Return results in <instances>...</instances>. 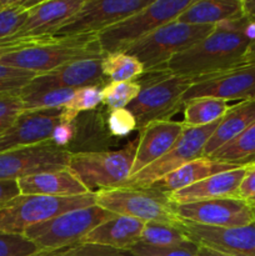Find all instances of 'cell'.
<instances>
[{
    "instance_id": "ac0fdd59",
    "label": "cell",
    "mask_w": 255,
    "mask_h": 256,
    "mask_svg": "<svg viewBox=\"0 0 255 256\" xmlns=\"http://www.w3.org/2000/svg\"><path fill=\"white\" fill-rule=\"evenodd\" d=\"M108 112L100 109L80 114L72 122V138L65 146L70 154L110 152L118 148L119 139L112 136L106 124Z\"/></svg>"
},
{
    "instance_id": "4316f807",
    "label": "cell",
    "mask_w": 255,
    "mask_h": 256,
    "mask_svg": "<svg viewBox=\"0 0 255 256\" xmlns=\"http://www.w3.org/2000/svg\"><path fill=\"white\" fill-rule=\"evenodd\" d=\"M208 158L235 166L255 164V122L232 142Z\"/></svg>"
},
{
    "instance_id": "d6986e66",
    "label": "cell",
    "mask_w": 255,
    "mask_h": 256,
    "mask_svg": "<svg viewBox=\"0 0 255 256\" xmlns=\"http://www.w3.org/2000/svg\"><path fill=\"white\" fill-rule=\"evenodd\" d=\"M184 129L185 126L182 122L162 120L152 122L140 130L130 176L142 172L144 168L149 166L162 155L166 154L179 139Z\"/></svg>"
},
{
    "instance_id": "30bf717a",
    "label": "cell",
    "mask_w": 255,
    "mask_h": 256,
    "mask_svg": "<svg viewBox=\"0 0 255 256\" xmlns=\"http://www.w3.org/2000/svg\"><path fill=\"white\" fill-rule=\"evenodd\" d=\"M219 122L205 125V126L185 128L182 134L166 154L162 155L160 159L150 164L149 166L144 168L142 172L128 178L126 182L120 188L146 189L166 176L168 174L182 168V165L202 158L205 144L212 136L214 130L216 129Z\"/></svg>"
},
{
    "instance_id": "44dd1931",
    "label": "cell",
    "mask_w": 255,
    "mask_h": 256,
    "mask_svg": "<svg viewBox=\"0 0 255 256\" xmlns=\"http://www.w3.org/2000/svg\"><path fill=\"white\" fill-rule=\"evenodd\" d=\"M245 169L246 166H240L212 175L185 189L168 194V196L174 205L218 199V198H239L238 192L245 175Z\"/></svg>"
},
{
    "instance_id": "ab89813d",
    "label": "cell",
    "mask_w": 255,
    "mask_h": 256,
    "mask_svg": "<svg viewBox=\"0 0 255 256\" xmlns=\"http://www.w3.org/2000/svg\"><path fill=\"white\" fill-rule=\"evenodd\" d=\"M198 248H162L138 242L126 254L129 256H196Z\"/></svg>"
},
{
    "instance_id": "74e56055",
    "label": "cell",
    "mask_w": 255,
    "mask_h": 256,
    "mask_svg": "<svg viewBox=\"0 0 255 256\" xmlns=\"http://www.w3.org/2000/svg\"><path fill=\"white\" fill-rule=\"evenodd\" d=\"M39 249L24 235L0 232V256H32Z\"/></svg>"
},
{
    "instance_id": "7bdbcfd3",
    "label": "cell",
    "mask_w": 255,
    "mask_h": 256,
    "mask_svg": "<svg viewBox=\"0 0 255 256\" xmlns=\"http://www.w3.org/2000/svg\"><path fill=\"white\" fill-rule=\"evenodd\" d=\"M30 42V38H19V39H14V38H9L0 42V56L8 52H15L18 49H22V46Z\"/></svg>"
},
{
    "instance_id": "8d00e7d4",
    "label": "cell",
    "mask_w": 255,
    "mask_h": 256,
    "mask_svg": "<svg viewBox=\"0 0 255 256\" xmlns=\"http://www.w3.org/2000/svg\"><path fill=\"white\" fill-rule=\"evenodd\" d=\"M106 124L110 134L119 140L138 130L136 120L128 109L109 110L106 114Z\"/></svg>"
},
{
    "instance_id": "e575fe53",
    "label": "cell",
    "mask_w": 255,
    "mask_h": 256,
    "mask_svg": "<svg viewBox=\"0 0 255 256\" xmlns=\"http://www.w3.org/2000/svg\"><path fill=\"white\" fill-rule=\"evenodd\" d=\"M32 256H129L126 252L112 249V248L102 246V245L86 244L80 242L74 246L65 249L55 250V252H39Z\"/></svg>"
},
{
    "instance_id": "c3c4849f",
    "label": "cell",
    "mask_w": 255,
    "mask_h": 256,
    "mask_svg": "<svg viewBox=\"0 0 255 256\" xmlns=\"http://www.w3.org/2000/svg\"><path fill=\"white\" fill-rule=\"evenodd\" d=\"M10 2H12V0H0V10H2L4 8H6Z\"/></svg>"
},
{
    "instance_id": "8992f818",
    "label": "cell",
    "mask_w": 255,
    "mask_h": 256,
    "mask_svg": "<svg viewBox=\"0 0 255 256\" xmlns=\"http://www.w3.org/2000/svg\"><path fill=\"white\" fill-rule=\"evenodd\" d=\"M115 216L116 215L95 204L30 226L22 235L39 252H55L80 244L95 228Z\"/></svg>"
},
{
    "instance_id": "9a60e30c",
    "label": "cell",
    "mask_w": 255,
    "mask_h": 256,
    "mask_svg": "<svg viewBox=\"0 0 255 256\" xmlns=\"http://www.w3.org/2000/svg\"><path fill=\"white\" fill-rule=\"evenodd\" d=\"M102 58L82 59L69 62L52 72L36 75L20 92H42L50 89H80L85 86L104 88L109 82L102 69ZM19 92V94H20Z\"/></svg>"
},
{
    "instance_id": "d590c367",
    "label": "cell",
    "mask_w": 255,
    "mask_h": 256,
    "mask_svg": "<svg viewBox=\"0 0 255 256\" xmlns=\"http://www.w3.org/2000/svg\"><path fill=\"white\" fill-rule=\"evenodd\" d=\"M35 76L36 74L34 72L0 64V95L20 92V90Z\"/></svg>"
},
{
    "instance_id": "4fadbf2b",
    "label": "cell",
    "mask_w": 255,
    "mask_h": 256,
    "mask_svg": "<svg viewBox=\"0 0 255 256\" xmlns=\"http://www.w3.org/2000/svg\"><path fill=\"white\" fill-rule=\"evenodd\" d=\"M182 222L212 228L245 226L255 222V210L242 198H218L174 205Z\"/></svg>"
},
{
    "instance_id": "ba28073f",
    "label": "cell",
    "mask_w": 255,
    "mask_h": 256,
    "mask_svg": "<svg viewBox=\"0 0 255 256\" xmlns=\"http://www.w3.org/2000/svg\"><path fill=\"white\" fill-rule=\"evenodd\" d=\"M138 139L116 150L70 154L68 169L92 192L122 186L132 174Z\"/></svg>"
},
{
    "instance_id": "7c38bea8",
    "label": "cell",
    "mask_w": 255,
    "mask_h": 256,
    "mask_svg": "<svg viewBox=\"0 0 255 256\" xmlns=\"http://www.w3.org/2000/svg\"><path fill=\"white\" fill-rule=\"evenodd\" d=\"M70 152L52 140L0 154V180H16L30 175L66 169Z\"/></svg>"
},
{
    "instance_id": "f6af8a7d",
    "label": "cell",
    "mask_w": 255,
    "mask_h": 256,
    "mask_svg": "<svg viewBox=\"0 0 255 256\" xmlns=\"http://www.w3.org/2000/svg\"><path fill=\"white\" fill-rule=\"evenodd\" d=\"M244 16L255 19V0H242Z\"/></svg>"
},
{
    "instance_id": "bcb514c9",
    "label": "cell",
    "mask_w": 255,
    "mask_h": 256,
    "mask_svg": "<svg viewBox=\"0 0 255 256\" xmlns=\"http://www.w3.org/2000/svg\"><path fill=\"white\" fill-rule=\"evenodd\" d=\"M245 62H246V64L255 65V40L254 42H252L249 49H248L246 56H245Z\"/></svg>"
},
{
    "instance_id": "9c48e42d",
    "label": "cell",
    "mask_w": 255,
    "mask_h": 256,
    "mask_svg": "<svg viewBox=\"0 0 255 256\" xmlns=\"http://www.w3.org/2000/svg\"><path fill=\"white\" fill-rule=\"evenodd\" d=\"M96 205L120 216H129L142 222L179 225L174 204L168 194L152 188H114L95 192Z\"/></svg>"
},
{
    "instance_id": "e0dca14e",
    "label": "cell",
    "mask_w": 255,
    "mask_h": 256,
    "mask_svg": "<svg viewBox=\"0 0 255 256\" xmlns=\"http://www.w3.org/2000/svg\"><path fill=\"white\" fill-rule=\"evenodd\" d=\"M180 228L195 245L230 255L255 256V222L236 228H212L182 222Z\"/></svg>"
},
{
    "instance_id": "ffe728a7",
    "label": "cell",
    "mask_w": 255,
    "mask_h": 256,
    "mask_svg": "<svg viewBox=\"0 0 255 256\" xmlns=\"http://www.w3.org/2000/svg\"><path fill=\"white\" fill-rule=\"evenodd\" d=\"M84 0H46L38 2L29 10L26 20L14 35L19 38H36L55 35L56 30L82 8Z\"/></svg>"
},
{
    "instance_id": "4dcf8cb0",
    "label": "cell",
    "mask_w": 255,
    "mask_h": 256,
    "mask_svg": "<svg viewBox=\"0 0 255 256\" xmlns=\"http://www.w3.org/2000/svg\"><path fill=\"white\" fill-rule=\"evenodd\" d=\"M102 90L100 86H85L75 90L70 102L62 108V122L72 124L82 112L98 109L102 104Z\"/></svg>"
},
{
    "instance_id": "ee69618b",
    "label": "cell",
    "mask_w": 255,
    "mask_h": 256,
    "mask_svg": "<svg viewBox=\"0 0 255 256\" xmlns=\"http://www.w3.org/2000/svg\"><path fill=\"white\" fill-rule=\"evenodd\" d=\"M196 256H236V255H230V254H226V252H218V250L210 249V248L200 246V245H198Z\"/></svg>"
},
{
    "instance_id": "8fae6325",
    "label": "cell",
    "mask_w": 255,
    "mask_h": 256,
    "mask_svg": "<svg viewBox=\"0 0 255 256\" xmlns=\"http://www.w3.org/2000/svg\"><path fill=\"white\" fill-rule=\"evenodd\" d=\"M152 0H84L82 8L55 35H98L125 18L140 12Z\"/></svg>"
},
{
    "instance_id": "484cf974",
    "label": "cell",
    "mask_w": 255,
    "mask_h": 256,
    "mask_svg": "<svg viewBox=\"0 0 255 256\" xmlns=\"http://www.w3.org/2000/svg\"><path fill=\"white\" fill-rule=\"evenodd\" d=\"M242 16V0H194L176 18V22L192 25H218Z\"/></svg>"
},
{
    "instance_id": "f1b7e54d",
    "label": "cell",
    "mask_w": 255,
    "mask_h": 256,
    "mask_svg": "<svg viewBox=\"0 0 255 256\" xmlns=\"http://www.w3.org/2000/svg\"><path fill=\"white\" fill-rule=\"evenodd\" d=\"M140 242L162 248H198L182 232L180 224L176 226L162 222H145Z\"/></svg>"
},
{
    "instance_id": "7402d4cb",
    "label": "cell",
    "mask_w": 255,
    "mask_h": 256,
    "mask_svg": "<svg viewBox=\"0 0 255 256\" xmlns=\"http://www.w3.org/2000/svg\"><path fill=\"white\" fill-rule=\"evenodd\" d=\"M20 194L46 196H78L90 194V190L69 169L42 172L16 180Z\"/></svg>"
},
{
    "instance_id": "52a82bcc",
    "label": "cell",
    "mask_w": 255,
    "mask_h": 256,
    "mask_svg": "<svg viewBox=\"0 0 255 256\" xmlns=\"http://www.w3.org/2000/svg\"><path fill=\"white\" fill-rule=\"evenodd\" d=\"M215 26L216 25L184 24L174 20L160 26L122 52L136 58L142 62L144 72L162 70L172 56L204 39Z\"/></svg>"
},
{
    "instance_id": "60d3db41",
    "label": "cell",
    "mask_w": 255,
    "mask_h": 256,
    "mask_svg": "<svg viewBox=\"0 0 255 256\" xmlns=\"http://www.w3.org/2000/svg\"><path fill=\"white\" fill-rule=\"evenodd\" d=\"M255 194V164L246 165L245 175L242 178V182L239 186L238 195L242 199L246 200L252 195Z\"/></svg>"
},
{
    "instance_id": "7a4b0ae2",
    "label": "cell",
    "mask_w": 255,
    "mask_h": 256,
    "mask_svg": "<svg viewBox=\"0 0 255 256\" xmlns=\"http://www.w3.org/2000/svg\"><path fill=\"white\" fill-rule=\"evenodd\" d=\"M104 58L98 35H45L30 38L22 49L0 56V64L40 75L69 62Z\"/></svg>"
},
{
    "instance_id": "603a6c76",
    "label": "cell",
    "mask_w": 255,
    "mask_h": 256,
    "mask_svg": "<svg viewBox=\"0 0 255 256\" xmlns=\"http://www.w3.org/2000/svg\"><path fill=\"white\" fill-rule=\"evenodd\" d=\"M144 224L134 218L116 215L95 228L82 242L102 245L126 252L132 245L140 242Z\"/></svg>"
},
{
    "instance_id": "5b68a950",
    "label": "cell",
    "mask_w": 255,
    "mask_h": 256,
    "mask_svg": "<svg viewBox=\"0 0 255 256\" xmlns=\"http://www.w3.org/2000/svg\"><path fill=\"white\" fill-rule=\"evenodd\" d=\"M95 204V192L78 196L20 194L0 210V232L22 235L30 226Z\"/></svg>"
},
{
    "instance_id": "d4e9b609",
    "label": "cell",
    "mask_w": 255,
    "mask_h": 256,
    "mask_svg": "<svg viewBox=\"0 0 255 256\" xmlns=\"http://www.w3.org/2000/svg\"><path fill=\"white\" fill-rule=\"evenodd\" d=\"M255 122V100L239 102L229 108L222 118L216 129L206 142L202 156L208 158L239 136L248 126Z\"/></svg>"
},
{
    "instance_id": "b9f144b4",
    "label": "cell",
    "mask_w": 255,
    "mask_h": 256,
    "mask_svg": "<svg viewBox=\"0 0 255 256\" xmlns=\"http://www.w3.org/2000/svg\"><path fill=\"white\" fill-rule=\"evenodd\" d=\"M18 195H20V190L16 182H14V180H0V210Z\"/></svg>"
},
{
    "instance_id": "d6a6232c",
    "label": "cell",
    "mask_w": 255,
    "mask_h": 256,
    "mask_svg": "<svg viewBox=\"0 0 255 256\" xmlns=\"http://www.w3.org/2000/svg\"><path fill=\"white\" fill-rule=\"evenodd\" d=\"M142 86L134 82H110L102 90V104L109 110L125 109L139 95Z\"/></svg>"
},
{
    "instance_id": "2e32d148",
    "label": "cell",
    "mask_w": 255,
    "mask_h": 256,
    "mask_svg": "<svg viewBox=\"0 0 255 256\" xmlns=\"http://www.w3.org/2000/svg\"><path fill=\"white\" fill-rule=\"evenodd\" d=\"M60 114L62 109L22 112L0 134V154L52 140L56 128L62 124Z\"/></svg>"
},
{
    "instance_id": "83f0119b",
    "label": "cell",
    "mask_w": 255,
    "mask_h": 256,
    "mask_svg": "<svg viewBox=\"0 0 255 256\" xmlns=\"http://www.w3.org/2000/svg\"><path fill=\"white\" fill-rule=\"evenodd\" d=\"M229 110L228 102L212 98H198L184 104L185 128H199L212 124L226 114Z\"/></svg>"
},
{
    "instance_id": "6da1fadb",
    "label": "cell",
    "mask_w": 255,
    "mask_h": 256,
    "mask_svg": "<svg viewBox=\"0 0 255 256\" xmlns=\"http://www.w3.org/2000/svg\"><path fill=\"white\" fill-rule=\"evenodd\" d=\"M250 19L218 24L212 32L185 52L172 56L165 70L174 75L199 78L245 65V56L252 44Z\"/></svg>"
},
{
    "instance_id": "5bb4252c",
    "label": "cell",
    "mask_w": 255,
    "mask_h": 256,
    "mask_svg": "<svg viewBox=\"0 0 255 256\" xmlns=\"http://www.w3.org/2000/svg\"><path fill=\"white\" fill-rule=\"evenodd\" d=\"M198 98H212L224 102L255 100V65L245 64L234 69L195 78L184 92L182 105Z\"/></svg>"
},
{
    "instance_id": "7dc6e473",
    "label": "cell",
    "mask_w": 255,
    "mask_h": 256,
    "mask_svg": "<svg viewBox=\"0 0 255 256\" xmlns=\"http://www.w3.org/2000/svg\"><path fill=\"white\" fill-rule=\"evenodd\" d=\"M245 202H246L248 204H249L250 206H252V209L255 210V194L252 195V196H250V198H248V199L245 200Z\"/></svg>"
},
{
    "instance_id": "f546056e",
    "label": "cell",
    "mask_w": 255,
    "mask_h": 256,
    "mask_svg": "<svg viewBox=\"0 0 255 256\" xmlns=\"http://www.w3.org/2000/svg\"><path fill=\"white\" fill-rule=\"evenodd\" d=\"M102 69L110 82H134L144 74V68L136 58L126 52L104 55Z\"/></svg>"
},
{
    "instance_id": "3957f363",
    "label": "cell",
    "mask_w": 255,
    "mask_h": 256,
    "mask_svg": "<svg viewBox=\"0 0 255 256\" xmlns=\"http://www.w3.org/2000/svg\"><path fill=\"white\" fill-rule=\"evenodd\" d=\"M194 80L195 78L170 74L165 69L144 72L136 79L142 90L125 109L136 120L138 132L152 122L174 116L184 106L182 98Z\"/></svg>"
},
{
    "instance_id": "f35d334b",
    "label": "cell",
    "mask_w": 255,
    "mask_h": 256,
    "mask_svg": "<svg viewBox=\"0 0 255 256\" xmlns=\"http://www.w3.org/2000/svg\"><path fill=\"white\" fill-rule=\"evenodd\" d=\"M22 112L24 109L19 92L0 95V134L4 132Z\"/></svg>"
},
{
    "instance_id": "277c9868",
    "label": "cell",
    "mask_w": 255,
    "mask_h": 256,
    "mask_svg": "<svg viewBox=\"0 0 255 256\" xmlns=\"http://www.w3.org/2000/svg\"><path fill=\"white\" fill-rule=\"evenodd\" d=\"M194 0H155L140 12L125 18L98 34L104 55L122 52L162 25L176 20Z\"/></svg>"
},
{
    "instance_id": "836d02e7",
    "label": "cell",
    "mask_w": 255,
    "mask_h": 256,
    "mask_svg": "<svg viewBox=\"0 0 255 256\" xmlns=\"http://www.w3.org/2000/svg\"><path fill=\"white\" fill-rule=\"evenodd\" d=\"M36 4L38 2L32 0H12L6 8L0 10V42L14 36L19 32L26 20L29 10Z\"/></svg>"
},
{
    "instance_id": "1f68e13d",
    "label": "cell",
    "mask_w": 255,
    "mask_h": 256,
    "mask_svg": "<svg viewBox=\"0 0 255 256\" xmlns=\"http://www.w3.org/2000/svg\"><path fill=\"white\" fill-rule=\"evenodd\" d=\"M74 89H50L42 92H20L24 112L46 109H62L70 102L74 95Z\"/></svg>"
},
{
    "instance_id": "cb8c5ba5",
    "label": "cell",
    "mask_w": 255,
    "mask_h": 256,
    "mask_svg": "<svg viewBox=\"0 0 255 256\" xmlns=\"http://www.w3.org/2000/svg\"><path fill=\"white\" fill-rule=\"evenodd\" d=\"M236 168L240 166L225 164V162H216V160H212L210 158L202 156L168 174L166 176L160 179L159 182L152 184L150 188L164 192V194H172L174 192L185 189V188L190 186L195 182H202V180L206 179L212 175L236 169Z\"/></svg>"
}]
</instances>
